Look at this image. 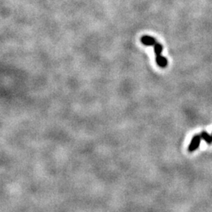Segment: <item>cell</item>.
I'll return each instance as SVG.
<instances>
[{"instance_id": "3957f363", "label": "cell", "mask_w": 212, "mask_h": 212, "mask_svg": "<svg viewBox=\"0 0 212 212\" xmlns=\"http://www.w3.org/2000/svg\"><path fill=\"white\" fill-rule=\"evenodd\" d=\"M156 61L160 68H166L167 65V58L163 57L162 55H160L158 57H156Z\"/></svg>"}, {"instance_id": "7a4b0ae2", "label": "cell", "mask_w": 212, "mask_h": 212, "mask_svg": "<svg viewBox=\"0 0 212 212\" xmlns=\"http://www.w3.org/2000/svg\"><path fill=\"white\" fill-rule=\"evenodd\" d=\"M141 42L142 43V44H144L145 46H154L155 44L157 43L156 39L152 36H149V35H143L141 38Z\"/></svg>"}, {"instance_id": "6da1fadb", "label": "cell", "mask_w": 212, "mask_h": 212, "mask_svg": "<svg viewBox=\"0 0 212 212\" xmlns=\"http://www.w3.org/2000/svg\"><path fill=\"white\" fill-rule=\"evenodd\" d=\"M201 136L200 134H196L194 135L192 138L191 142H190V145L188 147V151L190 152H193L194 151H196L200 145V142H201Z\"/></svg>"}, {"instance_id": "277c9868", "label": "cell", "mask_w": 212, "mask_h": 212, "mask_svg": "<svg viewBox=\"0 0 212 212\" xmlns=\"http://www.w3.org/2000/svg\"><path fill=\"white\" fill-rule=\"evenodd\" d=\"M200 134V136H201L202 139H203L204 142H206L207 144H208V145L212 144V136L208 134V132L202 131Z\"/></svg>"}, {"instance_id": "5b68a950", "label": "cell", "mask_w": 212, "mask_h": 212, "mask_svg": "<svg viewBox=\"0 0 212 212\" xmlns=\"http://www.w3.org/2000/svg\"><path fill=\"white\" fill-rule=\"evenodd\" d=\"M163 51V46L161 45L160 43H157L154 45V52H155V55L156 57H158V56L161 55V53Z\"/></svg>"}, {"instance_id": "8992f818", "label": "cell", "mask_w": 212, "mask_h": 212, "mask_svg": "<svg viewBox=\"0 0 212 212\" xmlns=\"http://www.w3.org/2000/svg\"><path fill=\"white\" fill-rule=\"evenodd\" d=\"M211 136H212V133H211Z\"/></svg>"}]
</instances>
